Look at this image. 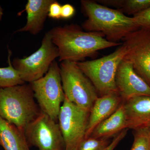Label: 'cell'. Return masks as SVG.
Listing matches in <instances>:
<instances>
[{
    "mask_svg": "<svg viewBox=\"0 0 150 150\" xmlns=\"http://www.w3.org/2000/svg\"><path fill=\"white\" fill-rule=\"evenodd\" d=\"M98 3L105 6L121 8L123 13L135 14L150 7V0H100Z\"/></svg>",
    "mask_w": 150,
    "mask_h": 150,
    "instance_id": "cell-17",
    "label": "cell"
},
{
    "mask_svg": "<svg viewBox=\"0 0 150 150\" xmlns=\"http://www.w3.org/2000/svg\"><path fill=\"white\" fill-rule=\"evenodd\" d=\"M115 85L123 101L141 96H150V86L135 71L131 62L123 59L115 75Z\"/></svg>",
    "mask_w": 150,
    "mask_h": 150,
    "instance_id": "cell-11",
    "label": "cell"
},
{
    "mask_svg": "<svg viewBox=\"0 0 150 150\" xmlns=\"http://www.w3.org/2000/svg\"><path fill=\"white\" fill-rule=\"evenodd\" d=\"M54 0H28L25 5L27 22L25 25L16 31L28 32L37 35L43 29L48 9Z\"/></svg>",
    "mask_w": 150,
    "mask_h": 150,
    "instance_id": "cell-14",
    "label": "cell"
},
{
    "mask_svg": "<svg viewBox=\"0 0 150 150\" xmlns=\"http://www.w3.org/2000/svg\"><path fill=\"white\" fill-rule=\"evenodd\" d=\"M75 9L74 7L70 4H66L62 6L61 8V18L69 19L74 15Z\"/></svg>",
    "mask_w": 150,
    "mask_h": 150,
    "instance_id": "cell-24",
    "label": "cell"
},
{
    "mask_svg": "<svg viewBox=\"0 0 150 150\" xmlns=\"http://www.w3.org/2000/svg\"><path fill=\"white\" fill-rule=\"evenodd\" d=\"M149 130L150 132V127L149 128Z\"/></svg>",
    "mask_w": 150,
    "mask_h": 150,
    "instance_id": "cell-26",
    "label": "cell"
},
{
    "mask_svg": "<svg viewBox=\"0 0 150 150\" xmlns=\"http://www.w3.org/2000/svg\"><path fill=\"white\" fill-rule=\"evenodd\" d=\"M127 129V120L123 101L114 113L95 128L89 137L109 139Z\"/></svg>",
    "mask_w": 150,
    "mask_h": 150,
    "instance_id": "cell-15",
    "label": "cell"
},
{
    "mask_svg": "<svg viewBox=\"0 0 150 150\" xmlns=\"http://www.w3.org/2000/svg\"><path fill=\"white\" fill-rule=\"evenodd\" d=\"M110 143L107 139L89 137L81 142L77 150H104Z\"/></svg>",
    "mask_w": 150,
    "mask_h": 150,
    "instance_id": "cell-20",
    "label": "cell"
},
{
    "mask_svg": "<svg viewBox=\"0 0 150 150\" xmlns=\"http://www.w3.org/2000/svg\"><path fill=\"white\" fill-rule=\"evenodd\" d=\"M0 146L4 150H30L24 131L1 116Z\"/></svg>",
    "mask_w": 150,
    "mask_h": 150,
    "instance_id": "cell-16",
    "label": "cell"
},
{
    "mask_svg": "<svg viewBox=\"0 0 150 150\" xmlns=\"http://www.w3.org/2000/svg\"><path fill=\"white\" fill-rule=\"evenodd\" d=\"M3 14H4V11H3L2 8L0 5V21L1 20Z\"/></svg>",
    "mask_w": 150,
    "mask_h": 150,
    "instance_id": "cell-25",
    "label": "cell"
},
{
    "mask_svg": "<svg viewBox=\"0 0 150 150\" xmlns=\"http://www.w3.org/2000/svg\"><path fill=\"white\" fill-rule=\"evenodd\" d=\"M123 102L118 92L99 96L91 110L85 139L90 137L95 128L114 113Z\"/></svg>",
    "mask_w": 150,
    "mask_h": 150,
    "instance_id": "cell-12",
    "label": "cell"
},
{
    "mask_svg": "<svg viewBox=\"0 0 150 150\" xmlns=\"http://www.w3.org/2000/svg\"><path fill=\"white\" fill-rule=\"evenodd\" d=\"M122 40L127 49L124 59L150 86V29L139 28Z\"/></svg>",
    "mask_w": 150,
    "mask_h": 150,
    "instance_id": "cell-10",
    "label": "cell"
},
{
    "mask_svg": "<svg viewBox=\"0 0 150 150\" xmlns=\"http://www.w3.org/2000/svg\"><path fill=\"white\" fill-rule=\"evenodd\" d=\"M59 67L66 98L79 107L90 111L99 97L93 84L77 63L64 61L61 62Z\"/></svg>",
    "mask_w": 150,
    "mask_h": 150,
    "instance_id": "cell-5",
    "label": "cell"
},
{
    "mask_svg": "<svg viewBox=\"0 0 150 150\" xmlns=\"http://www.w3.org/2000/svg\"><path fill=\"white\" fill-rule=\"evenodd\" d=\"M127 53V47L123 43L112 53L99 59L77 63L78 67L90 80L101 96L118 92L115 85V75L118 66Z\"/></svg>",
    "mask_w": 150,
    "mask_h": 150,
    "instance_id": "cell-4",
    "label": "cell"
},
{
    "mask_svg": "<svg viewBox=\"0 0 150 150\" xmlns=\"http://www.w3.org/2000/svg\"><path fill=\"white\" fill-rule=\"evenodd\" d=\"M30 84L41 111L58 121L65 98L58 63L54 61L43 77Z\"/></svg>",
    "mask_w": 150,
    "mask_h": 150,
    "instance_id": "cell-6",
    "label": "cell"
},
{
    "mask_svg": "<svg viewBox=\"0 0 150 150\" xmlns=\"http://www.w3.org/2000/svg\"><path fill=\"white\" fill-rule=\"evenodd\" d=\"M30 84L0 88V116L24 131L41 111Z\"/></svg>",
    "mask_w": 150,
    "mask_h": 150,
    "instance_id": "cell-3",
    "label": "cell"
},
{
    "mask_svg": "<svg viewBox=\"0 0 150 150\" xmlns=\"http://www.w3.org/2000/svg\"><path fill=\"white\" fill-rule=\"evenodd\" d=\"M127 128L135 131L150 127V96L136 97L124 101Z\"/></svg>",
    "mask_w": 150,
    "mask_h": 150,
    "instance_id": "cell-13",
    "label": "cell"
},
{
    "mask_svg": "<svg viewBox=\"0 0 150 150\" xmlns=\"http://www.w3.org/2000/svg\"><path fill=\"white\" fill-rule=\"evenodd\" d=\"M12 52L8 49L7 67L0 68V88H6L25 83L19 72L14 68L11 61Z\"/></svg>",
    "mask_w": 150,
    "mask_h": 150,
    "instance_id": "cell-18",
    "label": "cell"
},
{
    "mask_svg": "<svg viewBox=\"0 0 150 150\" xmlns=\"http://www.w3.org/2000/svg\"><path fill=\"white\" fill-rule=\"evenodd\" d=\"M24 134L29 145L38 150H65L59 123L42 111L25 128Z\"/></svg>",
    "mask_w": 150,
    "mask_h": 150,
    "instance_id": "cell-9",
    "label": "cell"
},
{
    "mask_svg": "<svg viewBox=\"0 0 150 150\" xmlns=\"http://www.w3.org/2000/svg\"><path fill=\"white\" fill-rule=\"evenodd\" d=\"M61 8L62 6L61 4L57 1L54 0L48 9V16L55 19L61 18Z\"/></svg>",
    "mask_w": 150,
    "mask_h": 150,
    "instance_id": "cell-22",
    "label": "cell"
},
{
    "mask_svg": "<svg viewBox=\"0 0 150 150\" xmlns=\"http://www.w3.org/2000/svg\"><path fill=\"white\" fill-rule=\"evenodd\" d=\"M49 32L53 43L59 49L60 62H83L99 50L122 44L108 41L100 33L84 31L74 24L54 27Z\"/></svg>",
    "mask_w": 150,
    "mask_h": 150,
    "instance_id": "cell-1",
    "label": "cell"
},
{
    "mask_svg": "<svg viewBox=\"0 0 150 150\" xmlns=\"http://www.w3.org/2000/svg\"><path fill=\"white\" fill-rule=\"evenodd\" d=\"M134 131V143L131 150H150L149 129H141Z\"/></svg>",
    "mask_w": 150,
    "mask_h": 150,
    "instance_id": "cell-19",
    "label": "cell"
},
{
    "mask_svg": "<svg viewBox=\"0 0 150 150\" xmlns=\"http://www.w3.org/2000/svg\"><path fill=\"white\" fill-rule=\"evenodd\" d=\"M128 129H124L115 136L109 145L104 150H113L127 134Z\"/></svg>",
    "mask_w": 150,
    "mask_h": 150,
    "instance_id": "cell-23",
    "label": "cell"
},
{
    "mask_svg": "<svg viewBox=\"0 0 150 150\" xmlns=\"http://www.w3.org/2000/svg\"><path fill=\"white\" fill-rule=\"evenodd\" d=\"M88 19L82 24L88 32L100 33L111 42H117L140 28L133 17L95 1H81Z\"/></svg>",
    "mask_w": 150,
    "mask_h": 150,
    "instance_id": "cell-2",
    "label": "cell"
},
{
    "mask_svg": "<svg viewBox=\"0 0 150 150\" xmlns=\"http://www.w3.org/2000/svg\"><path fill=\"white\" fill-rule=\"evenodd\" d=\"M59 57V49L53 43L48 31L37 51L25 58H15L12 64L19 72L22 80L30 83L43 77Z\"/></svg>",
    "mask_w": 150,
    "mask_h": 150,
    "instance_id": "cell-7",
    "label": "cell"
},
{
    "mask_svg": "<svg viewBox=\"0 0 150 150\" xmlns=\"http://www.w3.org/2000/svg\"><path fill=\"white\" fill-rule=\"evenodd\" d=\"M90 111L70 102L65 97L58 116L65 150H77L85 139Z\"/></svg>",
    "mask_w": 150,
    "mask_h": 150,
    "instance_id": "cell-8",
    "label": "cell"
},
{
    "mask_svg": "<svg viewBox=\"0 0 150 150\" xmlns=\"http://www.w3.org/2000/svg\"><path fill=\"white\" fill-rule=\"evenodd\" d=\"M133 17L140 28L150 29V7L134 15Z\"/></svg>",
    "mask_w": 150,
    "mask_h": 150,
    "instance_id": "cell-21",
    "label": "cell"
}]
</instances>
